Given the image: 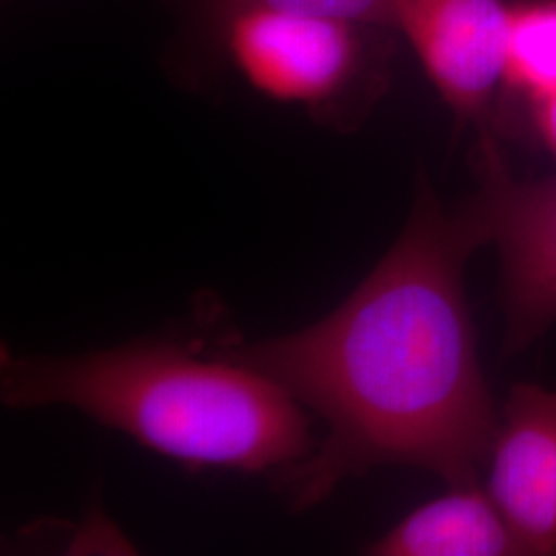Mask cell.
I'll use <instances>...</instances> for the list:
<instances>
[{
    "mask_svg": "<svg viewBox=\"0 0 556 556\" xmlns=\"http://www.w3.org/2000/svg\"><path fill=\"white\" fill-rule=\"evenodd\" d=\"M478 248L464 206L445 211L420 178L402 236L332 314L293 334L213 349L324 420L318 447L280 472L295 509L376 466L478 482L498 425L464 289Z\"/></svg>",
    "mask_w": 556,
    "mask_h": 556,
    "instance_id": "6da1fadb",
    "label": "cell"
},
{
    "mask_svg": "<svg viewBox=\"0 0 556 556\" xmlns=\"http://www.w3.org/2000/svg\"><path fill=\"white\" fill-rule=\"evenodd\" d=\"M11 408L71 406L190 470L280 472L314 450L305 408L256 369L174 342L75 357L2 351Z\"/></svg>",
    "mask_w": 556,
    "mask_h": 556,
    "instance_id": "7a4b0ae2",
    "label": "cell"
},
{
    "mask_svg": "<svg viewBox=\"0 0 556 556\" xmlns=\"http://www.w3.org/2000/svg\"><path fill=\"white\" fill-rule=\"evenodd\" d=\"M239 77L319 126L353 132L388 93L394 29L316 13L233 9L213 17Z\"/></svg>",
    "mask_w": 556,
    "mask_h": 556,
    "instance_id": "3957f363",
    "label": "cell"
},
{
    "mask_svg": "<svg viewBox=\"0 0 556 556\" xmlns=\"http://www.w3.org/2000/svg\"><path fill=\"white\" fill-rule=\"evenodd\" d=\"M478 190L462 206L501 258L505 349H528L556 321V176L517 179L495 132H478Z\"/></svg>",
    "mask_w": 556,
    "mask_h": 556,
    "instance_id": "277c9868",
    "label": "cell"
},
{
    "mask_svg": "<svg viewBox=\"0 0 556 556\" xmlns=\"http://www.w3.org/2000/svg\"><path fill=\"white\" fill-rule=\"evenodd\" d=\"M392 17L457 124L493 132L509 2L392 0Z\"/></svg>",
    "mask_w": 556,
    "mask_h": 556,
    "instance_id": "5b68a950",
    "label": "cell"
},
{
    "mask_svg": "<svg viewBox=\"0 0 556 556\" xmlns=\"http://www.w3.org/2000/svg\"><path fill=\"white\" fill-rule=\"evenodd\" d=\"M484 466V489L523 555H556V392L509 390Z\"/></svg>",
    "mask_w": 556,
    "mask_h": 556,
    "instance_id": "8992f818",
    "label": "cell"
},
{
    "mask_svg": "<svg viewBox=\"0 0 556 556\" xmlns=\"http://www.w3.org/2000/svg\"><path fill=\"white\" fill-rule=\"evenodd\" d=\"M379 556L523 555L497 503L478 482L450 484L367 546Z\"/></svg>",
    "mask_w": 556,
    "mask_h": 556,
    "instance_id": "52a82bcc",
    "label": "cell"
},
{
    "mask_svg": "<svg viewBox=\"0 0 556 556\" xmlns=\"http://www.w3.org/2000/svg\"><path fill=\"white\" fill-rule=\"evenodd\" d=\"M556 89V0L509 2L501 96L528 110Z\"/></svg>",
    "mask_w": 556,
    "mask_h": 556,
    "instance_id": "ba28073f",
    "label": "cell"
},
{
    "mask_svg": "<svg viewBox=\"0 0 556 556\" xmlns=\"http://www.w3.org/2000/svg\"><path fill=\"white\" fill-rule=\"evenodd\" d=\"M204 4L211 17H219L233 9L256 7V9L316 13V15L358 21V23L394 29L392 0H204Z\"/></svg>",
    "mask_w": 556,
    "mask_h": 556,
    "instance_id": "9c48e42d",
    "label": "cell"
},
{
    "mask_svg": "<svg viewBox=\"0 0 556 556\" xmlns=\"http://www.w3.org/2000/svg\"><path fill=\"white\" fill-rule=\"evenodd\" d=\"M528 118L532 122V128L540 144L556 161V89L528 110Z\"/></svg>",
    "mask_w": 556,
    "mask_h": 556,
    "instance_id": "30bf717a",
    "label": "cell"
}]
</instances>
